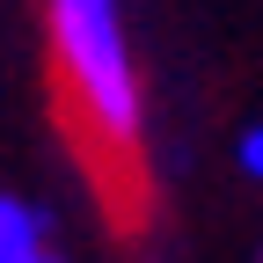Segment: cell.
Returning <instances> with one entry per match:
<instances>
[{
  "instance_id": "6da1fadb",
  "label": "cell",
  "mask_w": 263,
  "mask_h": 263,
  "mask_svg": "<svg viewBox=\"0 0 263 263\" xmlns=\"http://www.w3.org/2000/svg\"><path fill=\"white\" fill-rule=\"evenodd\" d=\"M44 29L95 154H132L146 132V103H139V66H132V37H124V0H44Z\"/></svg>"
},
{
  "instance_id": "277c9868",
  "label": "cell",
  "mask_w": 263,
  "mask_h": 263,
  "mask_svg": "<svg viewBox=\"0 0 263 263\" xmlns=\"http://www.w3.org/2000/svg\"><path fill=\"white\" fill-rule=\"evenodd\" d=\"M29 263H51V249H44V256H29Z\"/></svg>"
},
{
  "instance_id": "7a4b0ae2",
  "label": "cell",
  "mask_w": 263,
  "mask_h": 263,
  "mask_svg": "<svg viewBox=\"0 0 263 263\" xmlns=\"http://www.w3.org/2000/svg\"><path fill=\"white\" fill-rule=\"evenodd\" d=\"M29 256H44V219L29 197H8L0 205V263H29Z\"/></svg>"
},
{
  "instance_id": "3957f363",
  "label": "cell",
  "mask_w": 263,
  "mask_h": 263,
  "mask_svg": "<svg viewBox=\"0 0 263 263\" xmlns=\"http://www.w3.org/2000/svg\"><path fill=\"white\" fill-rule=\"evenodd\" d=\"M241 176H256V183H263V124H256V132H241Z\"/></svg>"
}]
</instances>
